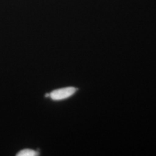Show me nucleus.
Instances as JSON below:
<instances>
[{"label":"nucleus","instance_id":"3","mask_svg":"<svg viewBox=\"0 0 156 156\" xmlns=\"http://www.w3.org/2000/svg\"><path fill=\"white\" fill-rule=\"evenodd\" d=\"M50 97V94H48V93H46L45 95V97Z\"/></svg>","mask_w":156,"mask_h":156},{"label":"nucleus","instance_id":"2","mask_svg":"<svg viewBox=\"0 0 156 156\" xmlns=\"http://www.w3.org/2000/svg\"><path fill=\"white\" fill-rule=\"evenodd\" d=\"M39 154L38 152L34 151L32 149H26L22 151H20L17 154V156H38Z\"/></svg>","mask_w":156,"mask_h":156},{"label":"nucleus","instance_id":"1","mask_svg":"<svg viewBox=\"0 0 156 156\" xmlns=\"http://www.w3.org/2000/svg\"><path fill=\"white\" fill-rule=\"evenodd\" d=\"M76 91L77 89L73 87H68L55 90L51 91L50 94V97L53 100H62L71 97Z\"/></svg>","mask_w":156,"mask_h":156}]
</instances>
